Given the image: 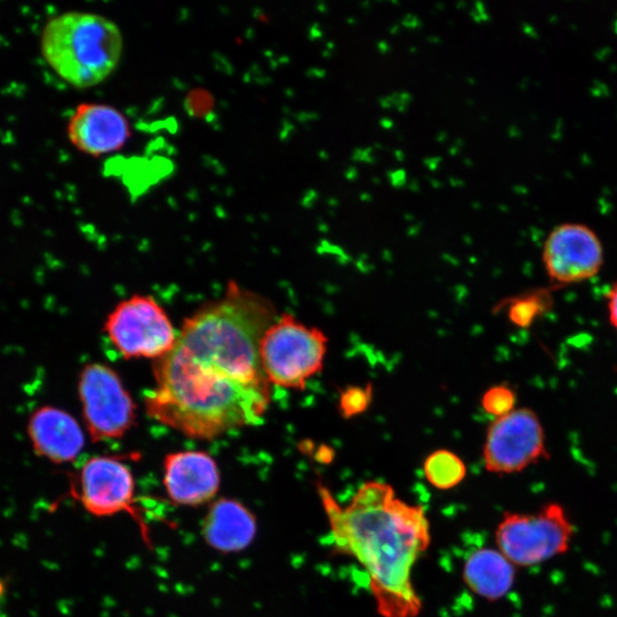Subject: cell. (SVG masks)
<instances>
[{
  "instance_id": "cell-21",
  "label": "cell",
  "mask_w": 617,
  "mask_h": 617,
  "mask_svg": "<svg viewBox=\"0 0 617 617\" xmlns=\"http://www.w3.org/2000/svg\"><path fill=\"white\" fill-rule=\"evenodd\" d=\"M606 304L608 319H610L611 325L617 332V283L607 291Z\"/></svg>"
},
{
  "instance_id": "cell-20",
  "label": "cell",
  "mask_w": 617,
  "mask_h": 617,
  "mask_svg": "<svg viewBox=\"0 0 617 617\" xmlns=\"http://www.w3.org/2000/svg\"><path fill=\"white\" fill-rule=\"evenodd\" d=\"M412 102V96L409 93H395L391 96L382 98L381 107L385 109L395 108L398 111H405L407 109L409 103Z\"/></svg>"
},
{
  "instance_id": "cell-8",
  "label": "cell",
  "mask_w": 617,
  "mask_h": 617,
  "mask_svg": "<svg viewBox=\"0 0 617 617\" xmlns=\"http://www.w3.org/2000/svg\"><path fill=\"white\" fill-rule=\"evenodd\" d=\"M548 458L546 430L533 409L516 408L488 427L483 458L490 474H519Z\"/></svg>"
},
{
  "instance_id": "cell-17",
  "label": "cell",
  "mask_w": 617,
  "mask_h": 617,
  "mask_svg": "<svg viewBox=\"0 0 617 617\" xmlns=\"http://www.w3.org/2000/svg\"><path fill=\"white\" fill-rule=\"evenodd\" d=\"M373 386H349L342 391L339 399V412L345 420L360 416L371 406Z\"/></svg>"
},
{
  "instance_id": "cell-14",
  "label": "cell",
  "mask_w": 617,
  "mask_h": 617,
  "mask_svg": "<svg viewBox=\"0 0 617 617\" xmlns=\"http://www.w3.org/2000/svg\"><path fill=\"white\" fill-rule=\"evenodd\" d=\"M258 531L254 513L233 499H220L211 504L202 524V535L211 548L231 553L251 546Z\"/></svg>"
},
{
  "instance_id": "cell-9",
  "label": "cell",
  "mask_w": 617,
  "mask_h": 617,
  "mask_svg": "<svg viewBox=\"0 0 617 617\" xmlns=\"http://www.w3.org/2000/svg\"><path fill=\"white\" fill-rule=\"evenodd\" d=\"M76 476L74 494L85 510L97 517L129 513L149 541L146 522L135 503L134 476L126 463L116 457H94Z\"/></svg>"
},
{
  "instance_id": "cell-12",
  "label": "cell",
  "mask_w": 617,
  "mask_h": 617,
  "mask_svg": "<svg viewBox=\"0 0 617 617\" xmlns=\"http://www.w3.org/2000/svg\"><path fill=\"white\" fill-rule=\"evenodd\" d=\"M67 137L79 151L98 157L124 147L130 128L128 118L115 108L84 103L71 116Z\"/></svg>"
},
{
  "instance_id": "cell-10",
  "label": "cell",
  "mask_w": 617,
  "mask_h": 617,
  "mask_svg": "<svg viewBox=\"0 0 617 617\" xmlns=\"http://www.w3.org/2000/svg\"><path fill=\"white\" fill-rule=\"evenodd\" d=\"M542 261L553 285L565 286L598 276L605 263V253L602 241L591 228L564 223L549 233Z\"/></svg>"
},
{
  "instance_id": "cell-6",
  "label": "cell",
  "mask_w": 617,
  "mask_h": 617,
  "mask_svg": "<svg viewBox=\"0 0 617 617\" xmlns=\"http://www.w3.org/2000/svg\"><path fill=\"white\" fill-rule=\"evenodd\" d=\"M111 344L126 359H159L172 350L177 333L168 313L148 295L121 301L105 323Z\"/></svg>"
},
{
  "instance_id": "cell-16",
  "label": "cell",
  "mask_w": 617,
  "mask_h": 617,
  "mask_svg": "<svg viewBox=\"0 0 617 617\" xmlns=\"http://www.w3.org/2000/svg\"><path fill=\"white\" fill-rule=\"evenodd\" d=\"M423 471L427 483L437 489L447 490L465 480L467 466L458 454L448 449H438L426 458Z\"/></svg>"
},
{
  "instance_id": "cell-5",
  "label": "cell",
  "mask_w": 617,
  "mask_h": 617,
  "mask_svg": "<svg viewBox=\"0 0 617 617\" xmlns=\"http://www.w3.org/2000/svg\"><path fill=\"white\" fill-rule=\"evenodd\" d=\"M328 339L324 332L283 314L263 333L259 355L270 385L302 390L322 372Z\"/></svg>"
},
{
  "instance_id": "cell-4",
  "label": "cell",
  "mask_w": 617,
  "mask_h": 617,
  "mask_svg": "<svg viewBox=\"0 0 617 617\" xmlns=\"http://www.w3.org/2000/svg\"><path fill=\"white\" fill-rule=\"evenodd\" d=\"M575 531L565 507L550 502L535 512L504 513L495 530V542L513 565L530 569L569 552Z\"/></svg>"
},
{
  "instance_id": "cell-11",
  "label": "cell",
  "mask_w": 617,
  "mask_h": 617,
  "mask_svg": "<svg viewBox=\"0 0 617 617\" xmlns=\"http://www.w3.org/2000/svg\"><path fill=\"white\" fill-rule=\"evenodd\" d=\"M221 475L218 463L200 450L170 453L164 459V486L174 503L201 507L218 494Z\"/></svg>"
},
{
  "instance_id": "cell-2",
  "label": "cell",
  "mask_w": 617,
  "mask_h": 617,
  "mask_svg": "<svg viewBox=\"0 0 617 617\" xmlns=\"http://www.w3.org/2000/svg\"><path fill=\"white\" fill-rule=\"evenodd\" d=\"M336 553L355 558L366 571L374 602L382 617H417L423 602L412 573L431 543L425 509L397 498L393 486L369 480L342 507L331 490L318 484Z\"/></svg>"
},
{
  "instance_id": "cell-23",
  "label": "cell",
  "mask_w": 617,
  "mask_h": 617,
  "mask_svg": "<svg viewBox=\"0 0 617 617\" xmlns=\"http://www.w3.org/2000/svg\"><path fill=\"white\" fill-rule=\"evenodd\" d=\"M390 178L395 187L400 188L406 183V173H405L404 170H397V172L391 173Z\"/></svg>"
},
{
  "instance_id": "cell-1",
  "label": "cell",
  "mask_w": 617,
  "mask_h": 617,
  "mask_svg": "<svg viewBox=\"0 0 617 617\" xmlns=\"http://www.w3.org/2000/svg\"><path fill=\"white\" fill-rule=\"evenodd\" d=\"M276 318L272 302L229 283L222 296L184 321L172 350L153 362L148 416L195 440L260 425L272 385L259 345Z\"/></svg>"
},
{
  "instance_id": "cell-3",
  "label": "cell",
  "mask_w": 617,
  "mask_h": 617,
  "mask_svg": "<svg viewBox=\"0 0 617 617\" xmlns=\"http://www.w3.org/2000/svg\"><path fill=\"white\" fill-rule=\"evenodd\" d=\"M118 26L107 17L66 12L52 17L40 36L44 60L66 83L88 88L105 82L123 56Z\"/></svg>"
},
{
  "instance_id": "cell-13",
  "label": "cell",
  "mask_w": 617,
  "mask_h": 617,
  "mask_svg": "<svg viewBox=\"0 0 617 617\" xmlns=\"http://www.w3.org/2000/svg\"><path fill=\"white\" fill-rule=\"evenodd\" d=\"M26 429L34 452L56 465L74 461L85 446L84 431L76 418L48 405L31 414Z\"/></svg>"
},
{
  "instance_id": "cell-25",
  "label": "cell",
  "mask_w": 617,
  "mask_h": 617,
  "mask_svg": "<svg viewBox=\"0 0 617 617\" xmlns=\"http://www.w3.org/2000/svg\"><path fill=\"white\" fill-rule=\"evenodd\" d=\"M345 177L346 179L350 180V181H355V180L358 177V170L355 168H351L348 172L345 173Z\"/></svg>"
},
{
  "instance_id": "cell-24",
  "label": "cell",
  "mask_w": 617,
  "mask_h": 617,
  "mask_svg": "<svg viewBox=\"0 0 617 617\" xmlns=\"http://www.w3.org/2000/svg\"><path fill=\"white\" fill-rule=\"evenodd\" d=\"M403 25L406 26H411V28H417V26H421V21L418 20L417 17L416 16L408 15L405 17Z\"/></svg>"
},
{
  "instance_id": "cell-18",
  "label": "cell",
  "mask_w": 617,
  "mask_h": 617,
  "mask_svg": "<svg viewBox=\"0 0 617 617\" xmlns=\"http://www.w3.org/2000/svg\"><path fill=\"white\" fill-rule=\"evenodd\" d=\"M517 395L510 386L499 385L486 391L481 399L484 411L495 418L502 417L515 411Z\"/></svg>"
},
{
  "instance_id": "cell-7",
  "label": "cell",
  "mask_w": 617,
  "mask_h": 617,
  "mask_svg": "<svg viewBox=\"0 0 617 617\" xmlns=\"http://www.w3.org/2000/svg\"><path fill=\"white\" fill-rule=\"evenodd\" d=\"M78 394L94 443L123 438L137 423V405L118 374L108 365H87L80 372Z\"/></svg>"
},
{
  "instance_id": "cell-22",
  "label": "cell",
  "mask_w": 617,
  "mask_h": 617,
  "mask_svg": "<svg viewBox=\"0 0 617 617\" xmlns=\"http://www.w3.org/2000/svg\"><path fill=\"white\" fill-rule=\"evenodd\" d=\"M317 461L322 462V463H330L334 458V452H333V449L331 447H326V446H322V447H319L317 450L316 455Z\"/></svg>"
},
{
  "instance_id": "cell-15",
  "label": "cell",
  "mask_w": 617,
  "mask_h": 617,
  "mask_svg": "<svg viewBox=\"0 0 617 617\" xmlns=\"http://www.w3.org/2000/svg\"><path fill=\"white\" fill-rule=\"evenodd\" d=\"M462 576L477 596L498 602L515 585L517 567L498 548H480L467 558Z\"/></svg>"
},
{
  "instance_id": "cell-19",
  "label": "cell",
  "mask_w": 617,
  "mask_h": 617,
  "mask_svg": "<svg viewBox=\"0 0 617 617\" xmlns=\"http://www.w3.org/2000/svg\"><path fill=\"white\" fill-rule=\"evenodd\" d=\"M540 302L535 297H524V299L516 300L509 309V317L517 326L527 327L534 321L536 314L540 312Z\"/></svg>"
}]
</instances>
